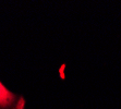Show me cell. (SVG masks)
Segmentation results:
<instances>
[{
    "mask_svg": "<svg viewBox=\"0 0 121 109\" xmlns=\"http://www.w3.org/2000/svg\"><path fill=\"white\" fill-rule=\"evenodd\" d=\"M0 109H21L17 96L0 81Z\"/></svg>",
    "mask_w": 121,
    "mask_h": 109,
    "instance_id": "obj_1",
    "label": "cell"
}]
</instances>
